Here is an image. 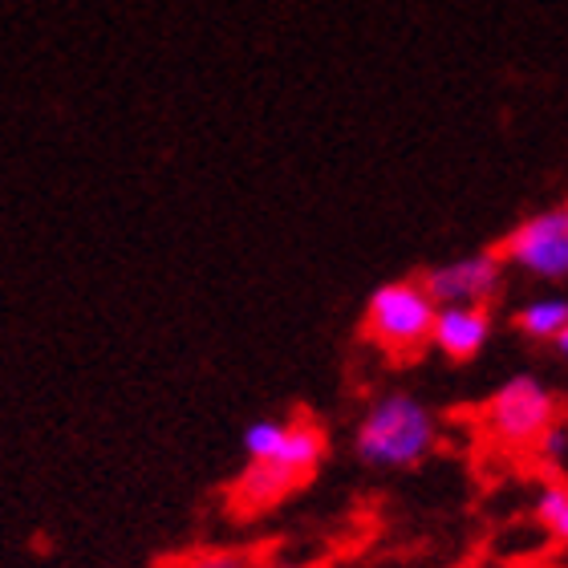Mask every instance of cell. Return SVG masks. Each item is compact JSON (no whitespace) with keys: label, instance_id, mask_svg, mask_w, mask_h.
I'll return each instance as SVG.
<instances>
[{"label":"cell","instance_id":"10","mask_svg":"<svg viewBox=\"0 0 568 568\" xmlns=\"http://www.w3.org/2000/svg\"><path fill=\"white\" fill-rule=\"evenodd\" d=\"M166 568H261L248 548H195L187 557L171 560Z\"/></svg>","mask_w":568,"mask_h":568},{"label":"cell","instance_id":"8","mask_svg":"<svg viewBox=\"0 0 568 568\" xmlns=\"http://www.w3.org/2000/svg\"><path fill=\"white\" fill-rule=\"evenodd\" d=\"M511 321L532 342H557L560 333L568 329V301L565 296H536Z\"/></svg>","mask_w":568,"mask_h":568},{"label":"cell","instance_id":"7","mask_svg":"<svg viewBox=\"0 0 568 568\" xmlns=\"http://www.w3.org/2000/svg\"><path fill=\"white\" fill-rule=\"evenodd\" d=\"M491 342V308L484 305H443L435 313L430 345L447 362H471Z\"/></svg>","mask_w":568,"mask_h":568},{"label":"cell","instance_id":"3","mask_svg":"<svg viewBox=\"0 0 568 568\" xmlns=\"http://www.w3.org/2000/svg\"><path fill=\"white\" fill-rule=\"evenodd\" d=\"M438 305L418 276L386 281L369 293L362 308V337L386 357H418L430 345Z\"/></svg>","mask_w":568,"mask_h":568},{"label":"cell","instance_id":"9","mask_svg":"<svg viewBox=\"0 0 568 568\" xmlns=\"http://www.w3.org/2000/svg\"><path fill=\"white\" fill-rule=\"evenodd\" d=\"M536 520L557 545H568V475L545 484V491L536 496Z\"/></svg>","mask_w":568,"mask_h":568},{"label":"cell","instance_id":"2","mask_svg":"<svg viewBox=\"0 0 568 568\" xmlns=\"http://www.w3.org/2000/svg\"><path fill=\"white\" fill-rule=\"evenodd\" d=\"M438 423L430 406L415 394H382L357 423V459L382 471H410L435 450Z\"/></svg>","mask_w":568,"mask_h":568},{"label":"cell","instance_id":"1","mask_svg":"<svg viewBox=\"0 0 568 568\" xmlns=\"http://www.w3.org/2000/svg\"><path fill=\"white\" fill-rule=\"evenodd\" d=\"M240 447L248 463L236 475V484L227 487V508L236 511L240 520H256L317 475L325 450H329V435L308 415L256 418L244 426Z\"/></svg>","mask_w":568,"mask_h":568},{"label":"cell","instance_id":"12","mask_svg":"<svg viewBox=\"0 0 568 568\" xmlns=\"http://www.w3.org/2000/svg\"><path fill=\"white\" fill-rule=\"evenodd\" d=\"M552 345H557V354H560V357H568V329L560 333V337H557V342H552Z\"/></svg>","mask_w":568,"mask_h":568},{"label":"cell","instance_id":"4","mask_svg":"<svg viewBox=\"0 0 568 568\" xmlns=\"http://www.w3.org/2000/svg\"><path fill=\"white\" fill-rule=\"evenodd\" d=\"M557 418H560L557 394L548 390L545 382L528 378V374L508 378L484 403L487 435L496 438L499 447H511V450H532L536 438L545 435Z\"/></svg>","mask_w":568,"mask_h":568},{"label":"cell","instance_id":"11","mask_svg":"<svg viewBox=\"0 0 568 568\" xmlns=\"http://www.w3.org/2000/svg\"><path fill=\"white\" fill-rule=\"evenodd\" d=\"M532 455L545 463V467H552V471H565L568 467V415H560L545 435L536 438Z\"/></svg>","mask_w":568,"mask_h":568},{"label":"cell","instance_id":"6","mask_svg":"<svg viewBox=\"0 0 568 568\" xmlns=\"http://www.w3.org/2000/svg\"><path fill=\"white\" fill-rule=\"evenodd\" d=\"M504 273H508V264L499 261L496 248H487V252H471V256H459V261L435 264L418 281H423V288L430 293V301L438 308L443 305L491 308V301L504 288Z\"/></svg>","mask_w":568,"mask_h":568},{"label":"cell","instance_id":"13","mask_svg":"<svg viewBox=\"0 0 568 568\" xmlns=\"http://www.w3.org/2000/svg\"><path fill=\"white\" fill-rule=\"evenodd\" d=\"M261 568H305V565H261Z\"/></svg>","mask_w":568,"mask_h":568},{"label":"cell","instance_id":"14","mask_svg":"<svg viewBox=\"0 0 568 568\" xmlns=\"http://www.w3.org/2000/svg\"><path fill=\"white\" fill-rule=\"evenodd\" d=\"M475 568H504V565H475Z\"/></svg>","mask_w":568,"mask_h":568},{"label":"cell","instance_id":"5","mask_svg":"<svg viewBox=\"0 0 568 568\" xmlns=\"http://www.w3.org/2000/svg\"><path fill=\"white\" fill-rule=\"evenodd\" d=\"M499 261L536 276V281H568V200L528 215L496 244Z\"/></svg>","mask_w":568,"mask_h":568}]
</instances>
